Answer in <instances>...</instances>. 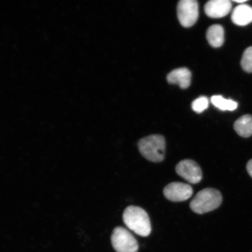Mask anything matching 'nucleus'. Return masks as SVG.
<instances>
[{"label":"nucleus","instance_id":"6e6552de","mask_svg":"<svg viewBox=\"0 0 252 252\" xmlns=\"http://www.w3.org/2000/svg\"><path fill=\"white\" fill-rule=\"evenodd\" d=\"M232 8L229 0H211L205 5L204 11L210 18H220L228 15Z\"/></svg>","mask_w":252,"mask_h":252},{"label":"nucleus","instance_id":"0eeeda50","mask_svg":"<svg viewBox=\"0 0 252 252\" xmlns=\"http://www.w3.org/2000/svg\"><path fill=\"white\" fill-rule=\"evenodd\" d=\"M167 199L173 202H180L189 199L193 194V189L188 184L181 182H172L163 189Z\"/></svg>","mask_w":252,"mask_h":252},{"label":"nucleus","instance_id":"20e7f679","mask_svg":"<svg viewBox=\"0 0 252 252\" xmlns=\"http://www.w3.org/2000/svg\"><path fill=\"white\" fill-rule=\"evenodd\" d=\"M111 242L116 252H137L138 242L130 232L118 226L113 230Z\"/></svg>","mask_w":252,"mask_h":252},{"label":"nucleus","instance_id":"dca6fc26","mask_svg":"<svg viewBox=\"0 0 252 252\" xmlns=\"http://www.w3.org/2000/svg\"><path fill=\"white\" fill-rule=\"evenodd\" d=\"M247 171L249 174L252 178V159L250 160L247 163Z\"/></svg>","mask_w":252,"mask_h":252},{"label":"nucleus","instance_id":"4468645a","mask_svg":"<svg viewBox=\"0 0 252 252\" xmlns=\"http://www.w3.org/2000/svg\"><path fill=\"white\" fill-rule=\"evenodd\" d=\"M243 70L249 73L252 72V46L245 50L241 62Z\"/></svg>","mask_w":252,"mask_h":252},{"label":"nucleus","instance_id":"1a4fd4ad","mask_svg":"<svg viewBox=\"0 0 252 252\" xmlns=\"http://www.w3.org/2000/svg\"><path fill=\"white\" fill-rule=\"evenodd\" d=\"M191 74L187 68H180L173 70L167 76V81L170 84H178L182 89L190 86Z\"/></svg>","mask_w":252,"mask_h":252},{"label":"nucleus","instance_id":"ddd939ff","mask_svg":"<svg viewBox=\"0 0 252 252\" xmlns=\"http://www.w3.org/2000/svg\"><path fill=\"white\" fill-rule=\"evenodd\" d=\"M211 102L216 108L223 111H233L238 107V103L231 99H226L220 95H215L212 97Z\"/></svg>","mask_w":252,"mask_h":252},{"label":"nucleus","instance_id":"f257e3e1","mask_svg":"<svg viewBox=\"0 0 252 252\" xmlns=\"http://www.w3.org/2000/svg\"><path fill=\"white\" fill-rule=\"evenodd\" d=\"M123 219L125 225L135 234L146 237L151 232L149 215L139 207L129 206L125 210Z\"/></svg>","mask_w":252,"mask_h":252},{"label":"nucleus","instance_id":"f3484780","mask_svg":"<svg viewBox=\"0 0 252 252\" xmlns=\"http://www.w3.org/2000/svg\"><path fill=\"white\" fill-rule=\"evenodd\" d=\"M234 2L236 3H244L246 2V1L245 0H242V1H239V0H238V1H234Z\"/></svg>","mask_w":252,"mask_h":252},{"label":"nucleus","instance_id":"423d86ee","mask_svg":"<svg viewBox=\"0 0 252 252\" xmlns=\"http://www.w3.org/2000/svg\"><path fill=\"white\" fill-rule=\"evenodd\" d=\"M176 172L190 184H196L202 179V171L199 165L193 160L185 159L176 166Z\"/></svg>","mask_w":252,"mask_h":252},{"label":"nucleus","instance_id":"2eb2a0df","mask_svg":"<svg viewBox=\"0 0 252 252\" xmlns=\"http://www.w3.org/2000/svg\"><path fill=\"white\" fill-rule=\"evenodd\" d=\"M209 105V99L206 96H200L192 103L191 108L194 112L201 113L208 108Z\"/></svg>","mask_w":252,"mask_h":252},{"label":"nucleus","instance_id":"9b49d317","mask_svg":"<svg viewBox=\"0 0 252 252\" xmlns=\"http://www.w3.org/2000/svg\"><path fill=\"white\" fill-rule=\"evenodd\" d=\"M207 39L213 47H220L224 42V31L220 25H214L207 31Z\"/></svg>","mask_w":252,"mask_h":252},{"label":"nucleus","instance_id":"39448f33","mask_svg":"<svg viewBox=\"0 0 252 252\" xmlns=\"http://www.w3.org/2000/svg\"><path fill=\"white\" fill-rule=\"evenodd\" d=\"M178 17L183 27L189 28L196 23L198 17V5L195 0H182L177 8Z\"/></svg>","mask_w":252,"mask_h":252},{"label":"nucleus","instance_id":"f8f14e48","mask_svg":"<svg viewBox=\"0 0 252 252\" xmlns=\"http://www.w3.org/2000/svg\"><path fill=\"white\" fill-rule=\"evenodd\" d=\"M234 127L235 131L244 138L252 135V116L246 115L241 116L235 122Z\"/></svg>","mask_w":252,"mask_h":252},{"label":"nucleus","instance_id":"9d476101","mask_svg":"<svg viewBox=\"0 0 252 252\" xmlns=\"http://www.w3.org/2000/svg\"><path fill=\"white\" fill-rule=\"evenodd\" d=\"M233 23L238 26H246L252 22V8L247 4H242L236 7L232 12Z\"/></svg>","mask_w":252,"mask_h":252},{"label":"nucleus","instance_id":"f03ea898","mask_svg":"<svg viewBox=\"0 0 252 252\" xmlns=\"http://www.w3.org/2000/svg\"><path fill=\"white\" fill-rule=\"evenodd\" d=\"M141 155L150 161L159 162L164 159L166 142L161 135L154 134L142 138L138 143Z\"/></svg>","mask_w":252,"mask_h":252},{"label":"nucleus","instance_id":"7ed1b4c3","mask_svg":"<svg viewBox=\"0 0 252 252\" xmlns=\"http://www.w3.org/2000/svg\"><path fill=\"white\" fill-rule=\"evenodd\" d=\"M222 197L220 191L213 188L200 191L191 200L190 207L193 212L203 214L216 210L220 206Z\"/></svg>","mask_w":252,"mask_h":252}]
</instances>
